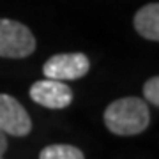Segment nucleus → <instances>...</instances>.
Segmentation results:
<instances>
[{
    "instance_id": "1",
    "label": "nucleus",
    "mask_w": 159,
    "mask_h": 159,
    "mask_svg": "<svg viewBox=\"0 0 159 159\" xmlns=\"http://www.w3.org/2000/svg\"><path fill=\"white\" fill-rule=\"evenodd\" d=\"M150 111L147 102L138 97H124L110 102L104 111V124L113 134L133 136L148 127Z\"/></svg>"
},
{
    "instance_id": "2",
    "label": "nucleus",
    "mask_w": 159,
    "mask_h": 159,
    "mask_svg": "<svg viewBox=\"0 0 159 159\" xmlns=\"http://www.w3.org/2000/svg\"><path fill=\"white\" fill-rule=\"evenodd\" d=\"M35 50V37L23 23L2 18L0 20V57L25 58Z\"/></svg>"
},
{
    "instance_id": "3",
    "label": "nucleus",
    "mask_w": 159,
    "mask_h": 159,
    "mask_svg": "<svg viewBox=\"0 0 159 159\" xmlns=\"http://www.w3.org/2000/svg\"><path fill=\"white\" fill-rule=\"evenodd\" d=\"M90 69V60L83 53H60L53 55L44 62L43 74L50 80L69 81L83 78Z\"/></svg>"
},
{
    "instance_id": "4",
    "label": "nucleus",
    "mask_w": 159,
    "mask_h": 159,
    "mask_svg": "<svg viewBox=\"0 0 159 159\" xmlns=\"http://www.w3.org/2000/svg\"><path fill=\"white\" fill-rule=\"evenodd\" d=\"M0 131L11 136H27L32 131V120L27 110L18 99L7 94H0Z\"/></svg>"
},
{
    "instance_id": "5",
    "label": "nucleus",
    "mask_w": 159,
    "mask_h": 159,
    "mask_svg": "<svg viewBox=\"0 0 159 159\" xmlns=\"http://www.w3.org/2000/svg\"><path fill=\"white\" fill-rule=\"evenodd\" d=\"M30 97L32 101L50 110L67 108L73 101V90L64 81L58 80H41L30 87Z\"/></svg>"
},
{
    "instance_id": "6",
    "label": "nucleus",
    "mask_w": 159,
    "mask_h": 159,
    "mask_svg": "<svg viewBox=\"0 0 159 159\" xmlns=\"http://www.w3.org/2000/svg\"><path fill=\"white\" fill-rule=\"evenodd\" d=\"M134 29L142 37L148 41L159 39V4L152 2L143 6L134 14Z\"/></svg>"
},
{
    "instance_id": "7",
    "label": "nucleus",
    "mask_w": 159,
    "mask_h": 159,
    "mask_svg": "<svg viewBox=\"0 0 159 159\" xmlns=\"http://www.w3.org/2000/svg\"><path fill=\"white\" fill-rule=\"evenodd\" d=\"M39 159H85L83 152L73 145H66V143H55V145H48L41 150Z\"/></svg>"
},
{
    "instance_id": "8",
    "label": "nucleus",
    "mask_w": 159,
    "mask_h": 159,
    "mask_svg": "<svg viewBox=\"0 0 159 159\" xmlns=\"http://www.w3.org/2000/svg\"><path fill=\"white\" fill-rule=\"evenodd\" d=\"M143 96L148 102H152L154 106L159 104V78L154 76V78L147 80V83L143 87Z\"/></svg>"
},
{
    "instance_id": "9",
    "label": "nucleus",
    "mask_w": 159,
    "mask_h": 159,
    "mask_svg": "<svg viewBox=\"0 0 159 159\" xmlns=\"http://www.w3.org/2000/svg\"><path fill=\"white\" fill-rule=\"evenodd\" d=\"M6 150H7V138H6V134L0 131V156L6 152Z\"/></svg>"
},
{
    "instance_id": "10",
    "label": "nucleus",
    "mask_w": 159,
    "mask_h": 159,
    "mask_svg": "<svg viewBox=\"0 0 159 159\" xmlns=\"http://www.w3.org/2000/svg\"><path fill=\"white\" fill-rule=\"evenodd\" d=\"M0 159H2V156H0Z\"/></svg>"
}]
</instances>
